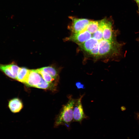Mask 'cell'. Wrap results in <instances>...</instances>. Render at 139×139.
Listing matches in <instances>:
<instances>
[{"instance_id":"obj_1","label":"cell","mask_w":139,"mask_h":139,"mask_svg":"<svg viewBox=\"0 0 139 139\" xmlns=\"http://www.w3.org/2000/svg\"><path fill=\"white\" fill-rule=\"evenodd\" d=\"M118 33L113 29L112 22L107 19L99 21L86 19L71 31L65 40L77 44L86 58L108 62L117 60L121 55L124 44L117 41Z\"/></svg>"},{"instance_id":"obj_2","label":"cell","mask_w":139,"mask_h":139,"mask_svg":"<svg viewBox=\"0 0 139 139\" xmlns=\"http://www.w3.org/2000/svg\"><path fill=\"white\" fill-rule=\"evenodd\" d=\"M68 100L64 105L57 116L54 123V127L64 125L69 128L70 125L73 121V111L77 99L73 98L71 95L68 97Z\"/></svg>"},{"instance_id":"obj_3","label":"cell","mask_w":139,"mask_h":139,"mask_svg":"<svg viewBox=\"0 0 139 139\" xmlns=\"http://www.w3.org/2000/svg\"><path fill=\"white\" fill-rule=\"evenodd\" d=\"M84 95L83 94L80 95L77 99L73 109V121L78 122L80 124H81L83 119L88 118L84 112L81 102L82 99Z\"/></svg>"},{"instance_id":"obj_4","label":"cell","mask_w":139,"mask_h":139,"mask_svg":"<svg viewBox=\"0 0 139 139\" xmlns=\"http://www.w3.org/2000/svg\"><path fill=\"white\" fill-rule=\"evenodd\" d=\"M20 68L13 62L7 64H0V71L8 77L13 79L16 80Z\"/></svg>"},{"instance_id":"obj_5","label":"cell","mask_w":139,"mask_h":139,"mask_svg":"<svg viewBox=\"0 0 139 139\" xmlns=\"http://www.w3.org/2000/svg\"><path fill=\"white\" fill-rule=\"evenodd\" d=\"M41 76L36 70H30L28 76L24 83L27 86L35 87L40 83Z\"/></svg>"},{"instance_id":"obj_6","label":"cell","mask_w":139,"mask_h":139,"mask_svg":"<svg viewBox=\"0 0 139 139\" xmlns=\"http://www.w3.org/2000/svg\"><path fill=\"white\" fill-rule=\"evenodd\" d=\"M8 107L11 112L16 113L19 112L22 109L23 107V105L20 99L15 98L8 101Z\"/></svg>"},{"instance_id":"obj_7","label":"cell","mask_w":139,"mask_h":139,"mask_svg":"<svg viewBox=\"0 0 139 139\" xmlns=\"http://www.w3.org/2000/svg\"><path fill=\"white\" fill-rule=\"evenodd\" d=\"M57 83H49L45 80L41 76V81L35 87L38 88L48 89L55 91L56 89Z\"/></svg>"},{"instance_id":"obj_8","label":"cell","mask_w":139,"mask_h":139,"mask_svg":"<svg viewBox=\"0 0 139 139\" xmlns=\"http://www.w3.org/2000/svg\"><path fill=\"white\" fill-rule=\"evenodd\" d=\"M30 70L25 68H20L16 80L24 83L28 76Z\"/></svg>"},{"instance_id":"obj_9","label":"cell","mask_w":139,"mask_h":139,"mask_svg":"<svg viewBox=\"0 0 139 139\" xmlns=\"http://www.w3.org/2000/svg\"><path fill=\"white\" fill-rule=\"evenodd\" d=\"M40 69L49 74L57 81H58L59 79L58 72L55 68L52 66H48L43 67Z\"/></svg>"},{"instance_id":"obj_10","label":"cell","mask_w":139,"mask_h":139,"mask_svg":"<svg viewBox=\"0 0 139 139\" xmlns=\"http://www.w3.org/2000/svg\"><path fill=\"white\" fill-rule=\"evenodd\" d=\"M36 70L41 75L43 79L46 82L50 83H53L55 80L49 74L42 70L40 68L37 69Z\"/></svg>"},{"instance_id":"obj_11","label":"cell","mask_w":139,"mask_h":139,"mask_svg":"<svg viewBox=\"0 0 139 139\" xmlns=\"http://www.w3.org/2000/svg\"><path fill=\"white\" fill-rule=\"evenodd\" d=\"M75 85L77 89H84L85 88L84 85L80 82H77Z\"/></svg>"},{"instance_id":"obj_12","label":"cell","mask_w":139,"mask_h":139,"mask_svg":"<svg viewBox=\"0 0 139 139\" xmlns=\"http://www.w3.org/2000/svg\"><path fill=\"white\" fill-rule=\"evenodd\" d=\"M137 3L138 7V10L139 11V0H134Z\"/></svg>"},{"instance_id":"obj_13","label":"cell","mask_w":139,"mask_h":139,"mask_svg":"<svg viewBox=\"0 0 139 139\" xmlns=\"http://www.w3.org/2000/svg\"><path fill=\"white\" fill-rule=\"evenodd\" d=\"M137 40L139 42V38L137 39Z\"/></svg>"}]
</instances>
